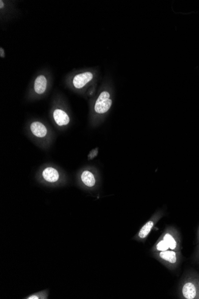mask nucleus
I'll return each mask as SVG.
<instances>
[{"mask_svg": "<svg viewBox=\"0 0 199 299\" xmlns=\"http://www.w3.org/2000/svg\"><path fill=\"white\" fill-rule=\"evenodd\" d=\"M165 216V211L163 209H159L151 216L149 219L144 223L138 233L134 237L137 241L145 242L147 241L148 236L155 227L157 223Z\"/></svg>", "mask_w": 199, "mask_h": 299, "instance_id": "3", "label": "nucleus"}, {"mask_svg": "<svg viewBox=\"0 0 199 299\" xmlns=\"http://www.w3.org/2000/svg\"><path fill=\"white\" fill-rule=\"evenodd\" d=\"M194 259L196 262H199V243L196 248V252L194 255Z\"/></svg>", "mask_w": 199, "mask_h": 299, "instance_id": "13", "label": "nucleus"}, {"mask_svg": "<svg viewBox=\"0 0 199 299\" xmlns=\"http://www.w3.org/2000/svg\"><path fill=\"white\" fill-rule=\"evenodd\" d=\"M111 95L108 91H103L98 97L94 105V110L100 114H105L110 110L112 100L110 99Z\"/></svg>", "mask_w": 199, "mask_h": 299, "instance_id": "5", "label": "nucleus"}, {"mask_svg": "<svg viewBox=\"0 0 199 299\" xmlns=\"http://www.w3.org/2000/svg\"><path fill=\"white\" fill-rule=\"evenodd\" d=\"M47 79L44 75H40L36 78L34 84V89L36 93L41 94L44 93L47 88Z\"/></svg>", "mask_w": 199, "mask_h": 299, "instance_id": "11", "label": "nucleus"}, {"mask_svg": "<svg viewBox=\"0 0 199 299\" xmlns=\"http://www.w3.org/2000/svg\"><path fill=\"white\" fill-rule=\"evenodd\" d=\"M53 117L58 125L59 126H62V125H66L69 124L70 121L69 117L65 112L57 109L53 113Z\"/></svg>", "mask_w": 199, "mask_h": 299, "instance_id": "7", "label": "nucleus"}, {"mask_svg": "<svg viewBox=\"0 0 199 299\" xmlns=\"http://www.w3.org/2000/svg\"><path fill=\"white\" fill-rule=\"evenodd\" d=\"M3 7H4L3 1H0V8H3Z\"/></svg>", "mask_w": 199, "mask_h": 299, "instance_id": "17", "label": "nucleus"}, {"mask_svg": "<svg viewBox=\"0 0 199 299\" xmlns=\"http://www.w3.org/2000/svg\"><path fill=\"white\" fill-rule=\"evenodd\" d=\"M168 250H170L169 245H168L167 243L165 242L163 239L159 238L155 243V244L151 247L150 251L151 253H155L161 252V251H164Z\"/></svg>", "mask_w": 199, "mask_h": 299, "instance_id": "12", "label": "nucleus"}, {"mask_svg": "<svg viewBox=\"0 0 199 299\" xmlns=\"http://www.w3.org/2000/svg\"><path fill=\"white\" fill-rule=\"evenodd\" d=\"M159 238L163 239L167 243L170 250L178 251L182 250L181 234L175 226H167Z\"/></svg>", "mask_w": 199, "mask_h": 299, "instance_id": "4", "label": "nucleus"}, {"mask_svg": "<svg viewBox=\"0 0 199 299\" xmlns=\"http://www.w3.org/2000/svg\"><path fill=\"white\" fill-rule=\"evenodd\" d=\"M151 256L171 271H175L183 261L181 251L168 250L161 252L151 253Z\"/></svg>", "mask_w": 199, "mask_h": 299, "instance_id": "2", "label": "nucleus"}, {"mask_svg": "<svg viewBox=\"0 0 199 299\" xmlns=\"http://www.w3.org/2000/svg\"><path fill=\"white\" fill-rule=\"evenodd\" d=\"M0 57L1 58L4 57V51L2 48H0Z\"/></svg>", "mask_w": 199, "mask_h": 299, "instance_id": "15", "label": "nucleus"}, {"mask_svg": "<svg viewBox=\"0 0 199 299\" xmlns=\"http://www.w3.org/2000/svg\"><path fill=\"white\" fill-rule=\"evenodd\" d=\"M30 130H31L33 135L38 137V138H44L47 133L46 126L40 122H32L31 125H30Z\"/></svg>", "mask_w": 199, "mask_h": 299, "instance_id": "8", "label": "nucleus"}, {"mask_svg": "<svg viewBox=\"0 0 199 299\" xmlns=\"http://www.w3.org/2000/svg\"><path fill=\"white\" fill-rule=\"evenodd\" d=\"M198 264H199V262H198Z\"/></svg>", "mask_w": 199, "mask_h": 299, "instance_id": "18", "label": "nucleus"}, {"mask_svg": "<svg viewBox=\"0 0 199 299\" xmlns=\"http://www.w3.org/2000/svg\"><path fill=\"white\" fill-rule=\"evenodd\" d=\"M93 78V75L91 72H86L84 73L76 75L73 80V84L76 89L84 88L86 84L88 83Z\"/></svg>", "mask_w": 199, "mask_h": 299, "instance_id": "6", "label": "nucleus"}, {"mask_svg": "<svg viewBox=\"0 0 199 299\" xmlns=\"http://www.w3.org/2000/svg\"><path fill=\"white\" fill-rule=\"evenodd\" d=\"M81 178L83 183L89 188H92L96 183V178L93 173L88 170H85L81 175Z\"/></svg>", "mask_w": 199, "mask_h": 299, "instance_id": "10", "label": "nucleus"}, {"mask_svg": "<svg viewBox=\"0 0 199 299\" xmlns=\"http://www.w3.org/2000/svg\"><path fill=\"white\" fill-rule=\"evenodd\" d=\"M178 296L180 299H199V273L187 269L181 276L178 286Z\"/></svg>", "mask_w": 199, "mask_h": 299, "instance_id": "1", "label": "nucleus"}, {"mask_svg": "<svg viewBox=\"0 0 199 299\" xmlns=\"http://www.w3.org/2000/svg\"><path fill=\"white\" fill-rule=\"evenodd\" d=\"M197 242L199 244V228H198V232H197Z\"/></svg>", "mask_w": 199, "mask_h": 299, "instance_id": "16", "label": "nucleus"}, {"mask_svg": "<svg viewBox=\"0 0 199 299\" xmlns=\"http://www.w3.org/2000/svg\"><path fill=\"white\" fill-rule=\"evenodd\" d=\"M43 177L45 180L50 183H54L57 181L59 178V174L57 170L52 168V167H48L44 170L43 172Z\"/></svg>", "mask_w": 199, "mask_h": 299, "instance_id": "9", "label": "nucleus"}, {"mask_svg": "<svg viewBox=\"0 0 199 299\" xmlns=\"http://www.w3.org/2000/svg\"><path fill=\"white\" fill-rule=\"evenodd\" d=\"M97 153H98L97 150H94V153L92 155H89V158L91 159H91L94 158L95 157V156H96L97 155Z\"/></svg>", "mask_w": 199, "mask_h": 299, "instance_id": "14", "label": "nucleus"}]
</instances>
